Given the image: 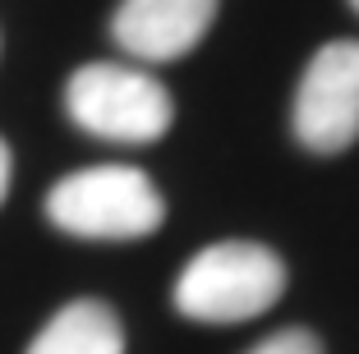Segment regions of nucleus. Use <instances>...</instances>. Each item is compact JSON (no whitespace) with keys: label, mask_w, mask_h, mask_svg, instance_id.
Segmentation results:
<instances>
[{"label":"nucleus","mask_w":359,"mask_h":354,"mask_svg":"<svg viewBox=\"0 0 359 354\" xmlns=\"http://www.w3.org/2000/svg\"><path fill=\"white\" fill-rule=\"evenodd\" d=\"M350 10H355V14H359V0H350Z\"/></svg>","instance_id":"1a4fd4ad"},{"label":"nucleus","mask_w":359,"mask_h":354,"mask_svg":"<svg viewBox=\"0 0 359 354\" xmlns=\"http://www.w3.org/2000/svg\"><path fill=\"white\" fill-rule=\"evenodd\" d=\"M65 111L79 129L106 143H157L175 120V102L152 74L111 60L69 74Z\"/></svg>","instance_id":"7ed1b4c3"},{"label":"nucleus","mask_w":359,"mask_h":354,"mask_svg":"<svg viewBox=\"0 0 359 354\" xmlns=\"http://www.w3.org/2000/svg\"><path fill=\"white\" fill-rule=\"evenodd\" d=\"M295 138L318 156L359 138V42H327L309 60L295 93Z\"/></svg>","instance_id":"20e7f679"},{"label":"nucleus","mask_w":359,"mask_h":354,"mask_svg":"<svg viewBox=\"0 0 359 354\" xmlns=\"http://www.w3.org/2000/svg\"><path fill=\"white\" fill-rule=\"evenodd\" d=\"M285 290V262L267 244L226 240L203 249L175 281V308L194 322H249Z\"/></svg>","instance_id":"f257e3e1"},{"label":"nucleus","mask_w":359,"mask_h":354,"mask_svg":"<svg viewBox=\"0 0 359 354\" xmlns=\"http://www.w3.org/2000/svg\"><path fill=\"white\" fill-rule=\"evenodd\" d=\"M5 193H10V147L0 138V203H5Z\"/></svg>","instance_id":"6e6552de"},{"label":"nucleus","mask_w":359,"mask_h":354,"mask_svg":"<svg viewBox=\"0 0 359 354\" xmlns=\"http://www.w3.org/2000/svg\"><path fill=\"white\" fill-rule=\"evenodd\" d=\"M28 354H125V327L102 299H74L37 332Z\"/></svg>","instance_id":"423d86ee"},{"label":"nucleus","mask_w":359,"mask_h":354,"mask_svg":"<svg viewBox=\"0 0 359 354\" xmlns=\"http://www.w3.org/2000/svg\"><path fill=\"white\" fill-rule=\"evenodd\" d=\"M217 19V0H120L111 37L134 60L166 64L189 55Z\"/></svg>","instance_id":"39448f33"},{"label":"nucleus","mask_w":359,"mask_h":354,"mask_svg":"<svg viewBox=\"0 0 359 354\" xmlns=\"http://www.w3.org/2000/svg\"><path fill=\"white\" fill-rule=\"evenodd\" d=\"M249 354H323V345H318L313 332H304V327H290V332L267 336V341L254 345Z\"/></svg>","instance_id":"0eeeda50"},{"label":"nucleus","mask_w":359,"mask_h":354,"mask_svg":"<svg viewBox=\"0 0 359 354\" xmlns=\"http://www.w3.org/2000/svg\"><path fill=\"white\" fill-rule=\"evenodd\" d=\"M46 217L79 240H143L166 221V203L143 170L88 166L46 193Z\"/></svg>","instance_id":"f03ea898"}]
</instances>
